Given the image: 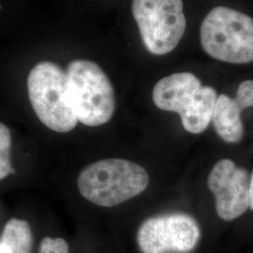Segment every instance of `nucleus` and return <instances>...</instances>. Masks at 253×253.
<instances>
[{"instance_id": "f257e3e1", "label": "nucleus", "mask_w": 253, "mask_h": 253, "mask_svg": "<svg viewBox=\"0 0 253 253\" xmlns=\"http://www.w3.org/2000/svg\"><path fill=\"white\" fill-rule=\"evenodd\" d=\"M149 176L139 164L124 159H105L86 166L77 185L82 196L92 204L112 208L141 194Z\"/></svg>"}, {"instance_id": "f03ea898", "label": "nucleus", "mask_w": 253, "mask_h": 253, "mask_svg": "<svg viewBox=\"0 0 253 253\" xmlns=\"http://www.w3.org/2000/svg\"><path fill=\"white\" fill-rule=\"evenodd\" d=\"M158 108L179 114L183 127L199 134L212 121L217 100V91L203 86L192 73H173L158 82L152 92Z\"/></svg>"}, {"instance_id": "7ed1b4c3", "label": "nucleus", "mask_w": 253, "mask_h": 253, "mask_svg": "<svg viewBox=\"0 0 253 253\" xmlns=\"http://www.w3.org/2000/svg\"><path fill=\"white\" fill-rule=\"evenodd\" d=\"M27 93L37 117L51 130L66 133L77 125L68 74L57 64L34 66L27 77Z\"/></svg>"}, {"instance_id": "20e7f679", "label": "nucleus", "mask_w": 253, "mask_h": 253, "mask_svg": "<svg viewBox=\"0 0 253 253\" xmlns=\"http://www.w3.org/2000/svg\"><path fill=\"white\" fill-rule=\"evenodd\" d=\"M205 52L218 61L248 64L253 61V19L235 9L216 7L200 29Z\"/></svg>"}, {"instance_id": "39448f33", "label": "nucleus", "mask_w": 253, "mask_h": 253, "mask_svg": "<svg viewBox=\"0 0 253 253\" xmlns=\"http://www.w3.org/2000/svg\"><path fill=\"white\" fill-rule=\"evenodd\" d=\"M67 74L78 122L88 126L109 122L116 110L115 90L100 66L90 60L77 59L70 63Z\"/></svg>"}, {"instance_id": "423d86ee", "label": "nucleus", "mask_w": 253, "mask_h": 253, "mask_svg": "<svg viewBox=\"0 0 253 253\" xmlns=\"http://www.w3.org/2000/svg\"><path fill=\"white\" fill-rule=\"evenodd\" d=\"M182 0H132L133 18L145 48L157 55L172 52L186 30Z\"/></svg>"}, {"instance_id": "0eeeda50", "label": "nucleus", "mask_w": 253, "mask_h": 253, "mask_svg": "<svg viewBox=\"0 0 253 253\" xmlns=\"http://www.w3.org/2000/svg\"><path fill=\"white\" fill-rule=\"evenodd\" d=\"M200 239L198 222L184 213L148 217L137 232V244L142 253H191Z\"/></svg>"}, {"instance_id": "6e6552de", "label": "nucleus", "mask_w": 253, "mask_h": 253, "mask_svg": "<svg viewBox=\"0 0 253 253\" xmlns=\"http://www.w3.org/2000/svg\"><path fill=\"white\" fill-rule=\"evenodd\" d=\"M208 186L216 198L217 215L230 221L241 217L251 205L249 172L231 160L217 162L208 179Z\"/></svg>"}, {"instance_id": "1a4fd4ad", "label": "nucleus", "mask_w": 253, "mask_h": 253, "mask_svg": "<svg viewBox=\"0 0 253 253\" xmlns=\"http://www.w3.org/2000/svg\"><path fill=\"white\" fill-rule=\"evenodd\" d=\"M243 110L235 98L232 99L224 94L217 97L212 121L217 134L226 143H238L243 138Z\"/></svg>"}, {"instance_id": "9d476101", "label": "nucleus", "mask_w": 253, "mask_h": 253, "mask_svg": "<svg viewBox=\"0 0 253 253\" xmlns=\"http://www.w3.org/2000/svg\"><path fill=\"white\" fill-rule=\"evenodd\" d=\"M33 234L29 223L11 218L3 228L0 237V253H32Z\"/></svg>"}, {"instance_id": "9b49d317", "label": "nucleus", "mask_w": 253, "mask_h": 253, "mask_svg": "<svg viewBox=\"0 0 253 253\" xmlns=\"http://www.w3.org/2000/svg\"><path fill=\"white\" fill-rule=\"evenodd\" d=\"M11 135L9 127L0 124V179L3 180L9 174L14 172L10 163Z\"/></svg>"}, {"instance_id": "f8f14e48", "label": "nucleus", "mask_w": 253, "mask_h": 253, "mask_svg": "<svg viewBox=\"0 0 253 253\" xmlns=\"http://www.w3.org/2000/svg\"><path fill=\"white\" fill-rule=\"evenodd\" d=\"M38 253H70V246L61 237H44L39 246Z\"/></svg>"}, {"instance_id": "ddd939ff", "label": "nucleus", "mask_w": 253, "mask_h": 253, "mask_svg": "<svg viewBox=\"0 0 253 253\" xmlns=\"http://www.w3.org/2000/svg\"><path fill=\"white\" fill-rule=\"evenodd\" d=\"M235 100L238 101L242 108L247 109L253 106V81L247 80L242 82L238 86Z\"/></svg>"}, {"instance_id": "4468645a", "label": "nucleus", "mask_w": 253, "mask_h": 253, "mask_svg": "<svg viewBox=\"0 0 253 253\" xmlns=\"http://www.w3.org/2000/svg\"><path fill=\"white\" fill-rule=\"evenodd\" d=\"M250 208L253 210V172L252 174V178H251V205Z\"/></svg>"}]
</instances>
